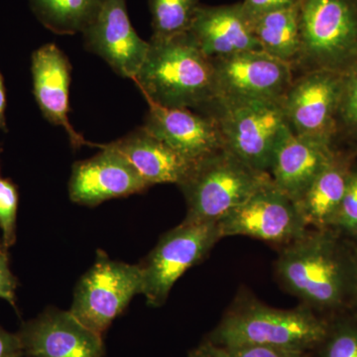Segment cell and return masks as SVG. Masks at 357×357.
I'll list each match as a JSON object with an SVG mask.
<instances>
[{
    "instance_id": "cell-1",
    "label": "cell",
    "mask_w": 357,
    "mask_h": 357,
    "mask_svg": "<svg viewBox=\"0 0 357 357\" xmlns=\"http://www.w3.org/2000/svg\"><path fill=\"white\" fill-rule=\"evenodd\" d=\"M289 293L314 312H338L357 302V255L333 229L309 230L287 244L276 262Z\"/></svg>"
},
{
    "instance_id": "cell-15",
    "label": "cell",
    "mask_w": 357,
    "mask_h": 357,
    "mask_svg": "<svg viewBox=\"0 0 357 357\" xmlns=\"http://www.w3.org/2000/svg\"><path fill=\"white\" fill-rule=\"evenodd\" d=\"M33 93L45 119L53 126L64 128L74 149L98 147L77 132L70 124V84L72 66L67 56L54 43L45 44L33 52L31 58Z\"/></svg>"
},
{
    "instance_id": "cell-24",
    "label": "cell",
    "mask_w": 357,
    "mask_h": 357,
    "mask_svg": "<svg viewBox=\"0 0 357 357\" xmlns=\"http://www.w3.org/2000/svg\"><path fill=\"white\" fill-rule=\"evenodd\" d=\"M314 351L318 357H357V321H328L326 335Z\"/></svg>"
},
{
    "instance_id": "cell-13",
    "label": "cell",
    "mask_w": 357,
    "mask_h": 357,
    "mask_svg": "<svg viewBox=\"0 0 357 357\" xmlns=\"http://www.w3.org/2000/svg\"><path fill=\"white\" fill-rule=\"evenodd\" d=\"M16 333L26 357H105L102 335L86 328L70 311L45 310L24 321Z\"/></svg>"
},
{
    "instance_id": "cell-14",
    "label": "cell",
    "mask_w": 357,
    "mask_h": 357,
    "mask_svg": "<svg viewBox=\"0 0 357 357\" xmlns=\"http://www.w3.org/2000/svg\"><path fill=\"white\" fill-rule=\"evenodd\" d=\"M91 158L77 161L72 167L70 199L86 206H96L109 199L141 194L149 185L123 156L107 144Z\"/></svg>"
},
{
    "instance_id": "cell-31",
    "label": "cell",
    "mask_w": 357,
    "mask_h": 357,
    "mask_svg": "<svg viewBox=\"0 0 357 357\" xmlns=\"http://www.w3.org/2000/svg\"><path fill=\"white\" fill-rule=\"evenodd\" d=\"M23 351L17 333H11L0 326V357H22Z\"/></svg>"
},
{
    "instance_id": "cell-32",
    "label": "cell",
    "mask_w": 357,
    "mask_h": 357,
    "mask_svg": "<svg viewBox=\"0 0 357 357\" xmlns=\"http://www.w3.org/2000/svg\"><path fill=\"white\" fill-rule=\"evenodd\" d=\"M189 357H218L217 347L206 340L190 352Z\"/></svg>"
},
{
    "instance_id": "cell-2",
    "label": "cell",
    "mask_w": 357,
    "mask_h": 357,
    "mask_svg": "<svg viewBox=\"0 0 357 357\" xmlns=\"http://www.w3.org/2000/svg\"><path fill=\"white\" fill-rule=\"evenodd\" d=\"M149 43L146 59L133 79L146 102L204 110L215 100L213 62L189 33Z\"/></svg>"
},
{
    "instance_id": "cell-9",
    "label": "cell",
    "mask_w": 357,
    "mask_h": 357,
    "mask_svg": "<svg viewBox=\"0 0 357 357\" xmlns=\"http://www.w3.org/2000/svg\"><path fill=\"white\" fill-rule=\"evenodd\" d=\"M218 227L222 238L243 236L283 245L309 231L297 204L272 180L218 220Z\"/></svg>"
},
{
    "instance_id": "cell-12",
    "label": "cell",
    "mask_w": 357,
    "mask_h": 357,
    "mask_svg": "<svg viewBox=\"0 0 357 357\" xmlns=\"http://www.w3.org/2000/svg\"><path fill=\"white\" fill-rule=\"evenodd\" d=\"M86 50L100 56L117 75L133 79L149 51L129 20L126 0H105L83 33Z\"/></svg>"
},
{
    "instance_id": "cell-11",
    "label": "cell",
    "mask_w": 357,
    "mask_h": 357,
    "mask_svg": "<svg viewBox=\"0 0 357 357\" xmlns=\"http://www.w3.org/2000/svg\"><path fill=\"white\" fill-rule=\"evenodd\" d=\"M215 100L281 102L294 81L292 66L263 51L211 60Z\"/></svg>"
},
{
    "instance_id": "cell-4",
    "label": "cell",
    "mask_w": 357,
    "mask_h": 357,
    "mask_svg": "<svg viewBox=\"0 0 357 357\" xmlns=\"http://www.w3.org/2000/svg\"><path fill=\"white\" fill-rule=\"evenodd\" d=\"M270 180L223 147L195 162L178 185L187 203L182 222H218Z\"/></svg>"
},
{
    "instance_id": "cell-18",
    "label": "cell",
    "mask_w": 357,
    "mask_h": 357,
    "mask_svg": "<svg viewBox=\"0 0 357 357\" xmlns=\"http://www.w3.org/2000/svg\"><path fill=\"white\" fill-rule=\"evenodd\" d=\"M335 154L332 141L296 135L289 128L275 150L270 178L296 203Z\"/></svg>"
},
{
    "instance_id": "cell-5",
    "label": "cell",
    "mask_w": 357,
    "mask_h": 357,
    "mask_svg": "<svg viewBox=\"0 0 357 357\" xmlns=\"http://www.w3.org/2000/svg\"><path fill=\"white\" fill-rule=\"evenodd\" d=\"M299 14L296 67L345 74L357 65V0H301Z\"/></svg>"
},
{
    "instance_id": "cell-7",
    "label": "cell",
    "mask_w": 357,
    "mask_h": 357,
    "mask_svg": "<svg viewBox=\"0 0 357 357\" xmlns=\"http://www.w3.org/2000/svg\"><path fill=\"white\" fill-rule=\"evenodd\" d=\"M139 264L110 259L102 250L77 282L70 312L89 330L102 335L136 295H142Z\"/></svg>"
},
{
    "instance_id": "cell-25",
    "label": "cell",
    "mask_w": 357,
    "mask_h": 357,
    "mask_svg": "<svg viewBox=\"0 0 357 357\" xmlns=\"http://www.w3.org/2000/svg\"><path fill=\"white\" fill-rule=\"evenodd\" d=\"M20 192L17 185L8 178H3L0 170V229L2 231L1 243L7 249L16 243Z\"/></svg>"
},
{
    "instance_id": "cell-20",
    "label": "cell",
    "mask_w": 357,
    "mask_h": 357,
    "mask_svg": "<svg viewBox=\"0 0 357 357\" xmlns=\"http://www.w3.org/2000/svg\"><path fill=\"white\" fill-rule=\"evenodd\" d=\"M354 167L351 159L335 152V156L314 178L297 202L298 210L307 227L331 229L347 192Z\"/></svg>"
},
{
    "instance_id": "cell-19",
    "label": "cell",
    "mask_w": 357,
    "mask_h": 357,
    "mask_svg": "<svg viewBox=\"0 0 357 357\" xmlns=\"http://www.w3.org/2000/svg\"><path fill=\"white\" fill-rule=\"evenodd\" d=\"M107 145L128 160L149 187L180 184L194 164L143 128Z\"/></svg>"
},
{
    "instance_id": "cell-34",
    "label": "cell",
    "mask_w": 357,
    "mask_h": 357,
    "mask_svg": "<svg viewBox=\"0 0 357 357\" xmlns=\"http://www.w3.org/2000/svg\"><path fill=\"white\" fill-rule=\"evenodd\" d=\"M356 248V255H357V248Z\"/></svg>"
},
{
    "instance_id": "cell-22",
    "label": "cell",
    "mask_w": 357,
    "mask_h": 357,
    "mask_svg": "<svg viewBox=\"0 0 357 357\" xmlns=\"http://www.w3.org/2000/svg\"><path fill=\"white\" fill-rule=\"evenodd\" d=\"M105 0H29L33 13L59 35L83 33L93 22Z\"/></svg>"
},
{
    "instance_id": "cell-8",
    "label": "cell",
    "mask_w": 357,
    "mask_h": 357,
    "mask_svg": "<svg viewBox=\"0 0 357 357\" xmlns=\"http://www.w3.org/2000/svg\"><path fill=\"white\" fill-rule=\"evenodd\" d=\"M220 239L218 222L183 223L166 232L139 263L147 304H165L173 286L188 269L203 261Z\"/></svg>"
},
{
    "instance_id": "cell-17",
    "label": "cell",
    "mask_w": 357,
    "mask_h": 357,
    "mask_svg": "<svg viewBox=\"0 0 357 357\" xmlns=\"http://www.w3.org/2000/svg\"><path fill=\"white\" fill-rule=\"evenodd\" d=\"M188 33L199 50L211 60L243 52L262 51L241 2L199 6Z\"/></svg>"
},
{
    "instance_id": "cell-10",
    "label": "cell",
    "mask_w": 357,
    "mask_h": 357,
    "mask_svg": "<svg viewBox=\"0 0 357 357\" xmlns=\"http://www.w3.org/2000/svg\"><path fill=\"white\" fill-rule=\"evenodd\" d=\"M342 86L344 74L333 70H307L294 79L281 102L292 133L333 142Z\"/></svg>"
},
{
    "instance_id": "cell-30",
    "label": "cell",
    "mask_w": 357,
    "mask_h": 357,
    "mask_svg": "<svg viewBox=\"0 0 357 357\" xmlns=\"http://www.w3.org/2000/svg\"><path fill=\"white\" fill-rule=\"evenodd\" d=\"M301 0H243L241 1L245 13L250 18L262 14L299 6Z\"/></svg>"
},
{
    "instance_id": "cell-27",
    "label": "cell",
    "mask_w": 357,
    "mask_h": 357,
    "mask_svg": "<svg viewBox=\"0 0 357 357\" xmlns=\"http://www.w3.org/2000/svg\"><path fill=\"white\" fill-rule=\"evenodd\" d=\"M337 124L357 139V65L344 74Z\"/></svg>"
},
{
    "instance_id": "cell-16",
    "label": "cell",
    "mask_w": 357,
    "mask_h": 357,
    "mask_svg": "<svg viewBox=\"0 0 357 357\" xmlns=\"http://www.w3.org/2000/svg\"><path fill=\"white\" fill-rule=\"evenodd\" d=\"M149 105L142 128L192 163L225 147L217 121L188 109Z\"/></svg>"
},
{
    "instance_id": "cell-6",
    "label": "cell",
    "mask_w": 357,
    "mask_h": 357,
    "mask_svg": "<svg viewBox=\"0 0 357 357\" xmlns=\"http://www.w3.org/2000/svg\"><path fill=\"white\" fill-rule=\"evenodd\" d=\"M281 102L217 100L204 110L217 121L225 148L269 174L275 150L289 130Z\"/></svg>"
},
{
    "instance_id": "cell-29",
    "label": "cell",
    "mask_w": 357,
    "mask_h": 357,
    "mask_svg": "<svg viewBox=\"0 0 357 357\" xmlns=\"http://www.w3.org/2000/svg\"><path fill=\"white\" fill-rule=\"evenodd\" d=\"M18 282L9 266L8 249L0 241V298L16 309Z\"/></svg>"
},
{
    "instance_id": "cell-3",
    "label": "cell",
    "mask_w": 357,
    "mask_h": 357,
    "mask_svg": "<svg viewBox=\"0 0 357 357\" xmlns=\"http://www.w3.org/2000/svg\"><path fill=\"white\" fill-rule=\"evenodd\" d=\"M328 326V321L304 305L281 310L251 301L227 312L206 340L220 347L263 345L312 352Z\"/></svg>"
},
{
    "instance_id": "cell-33",
    "label": "cell",
    "mask_w": 357,
    "mask_h": 357,
    "mask_svg": "<svg viewBox=\"0 0 357 357\" xmlns=\"http://www.w3.org/2000/svg\"><path fill=\"white\" fill-rule=\"evenodd\" d=\"M6 91L3 77L0 73V130L6 131Z\"/></svg>"
},
{
    "instance_id": "cell-26",
    "label": "cell",
    "mask_w": 357,
    "mask_h": 357,
    "mask_svg": "<svg viewBox=\"0 0 357 357\" xmlns=\"http://www.w3.org/2000/svg\"><path fill=\"white\" fill-rule=\"evenodd\" d=\"M331 229L342 237L349 238L357 248V169L354 168L347 192Z\"/></svg>"
},
{
    "instance_id": "cell-21",
    "label": "cell",
    "mask_w": 357,
    "mask_h": 357,
    "mask_svg": "<svg viewBox=\"0 0 357 357\" xmlns=\"http://www.w3.org/2000/svg\"><path fill=\"white\" fill-rule=\"evenodd\" d=\"M299 6L250 18L262 51L292 66L293 69L301 55Z\"/></svg>"
},
{
    "instance_id": "cell-23",
    "label": "cell",
    "mask_w": 357,
    "mask_h": 357,
    "mask_svg": "<svg viewBox=\"0 0 357 357\" xmlns=\"http://www.w3.org/2000/svg\"><path fill=\"white\" fill-rule=\"evenodd\" d=\"M199 0H149L154 40L172 38L189 31Z\"/></svg>"
},
{
    "instance_id": "cell-28",
    "label": "cell",
    "mask_w": 357,
    "mask_h": 357,
    "mask_svg": "<svg viewBox=\"0 0 357 357\" xmlns=\"http://www.w3.org/2000/svg\"><path fill=\"white\" fill-rule=\"evenodd\" d=\"M217 347V345H215ZM218 357H310L311 352L291 351L263 345L217 347Z\"/></svg>"
}]
</instances>
